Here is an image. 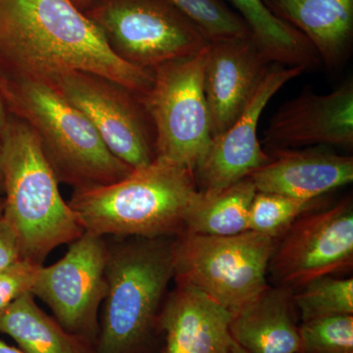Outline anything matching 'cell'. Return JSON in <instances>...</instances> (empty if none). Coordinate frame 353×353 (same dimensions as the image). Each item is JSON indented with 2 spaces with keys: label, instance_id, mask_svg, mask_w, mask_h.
Masks as SVG:
<instances>
[{
  "label": "cell",
  "instance_id": "obj_14",
  "mask_svg": "<svg viewBox=\"0 0 353 353\" xmlns=\"http://www.w3.org/2000/svg\"><path fill=\"white\" fill-rule=\"evenodd\" d=\"M272 64L252 38L210 41L203 87L212 139L238 119Z\"/></svg>",
  "mask_w": 353,
  "mask_h": 353
},
{
  "label": "cell",
  "instance_id": "obj_4",
  "mask_svg": "<svg viewBox=\"0 0 353 353\" xmlns=\"http://www.w3.org/2000/svg\"><path fill=\"white\" fill-rule=\"evenodd\" d=\"M0 94L7 112L36 132L59 183L90 190L134 171L108 150L87 116L48 83L0 75Z\"/></svg>",
  "mask_w": 353,
  "mask_h": 353
},
{
  "label": "cell",
  "instance_id": "obj_2",
  "mask_svg": "<svg viewBox=\"0 0 353 353\" xmlns=\"http://www.w3.org/2000/svg\"><path fill=\"white\" fill-rule=\"evenodd\" d=\"M194 174L163 157L123 180L74 190L68 201L83 231L99 236L174 238L201 201Z\"/></svg>",
  "mask_w": 353,
  "mask_h": 353
},
{
  "label": "cell",
  "instance_id": "obj_13",
  "mask_svg": "<svg viewBox=\"0 0 353 353\" xmlns=\"http://www.w3.org/2000/svg\"><path fill=\"white\" fill-rule=\"evenodd\" d=\"M267 150L304 146L353 148V80L327 94L307 88L274 113L264 131Z\"/></svg>",
  "mask_w": 353,
  "mask_h": 353
},
{
  "label": "cell",
  "instance_id": "obj_25",
  "mask_svg": "<svg viewBox=\"0 0 353 353\" xmlns=\"http://www.w3.org/2000/svg\"><path fill=\"white\" fill-rule=\"evenodd\" d=\"M299 330L301 352L353 353V314L307 320Z\"/></svg>",
  "mask_w": 353,
  "mask_h": 353
},
{
  "label": "cell",
  "instance_id": "obj_6",
  "mask_svg": "<svg viewBox=\"0 0 353 353\" xmlns=\"http://www.w3.org/2000/svg\"><path fill=\"white\" fill-rule=\"evenodd\" d=\"M276 239L252 231L226 236L182 233L173 240V279L234 315L268 287Z\"/></svg>",
  "mask_w": 353,
  "mask_h": 353
},
{
  "label": "cell",
  "instance_id": "obj_33",
  "mask_svg": "<svg viewBox=\"0 0 353 353\" xmlns=\"http://www.w3.org/2000/svg\"><path fill=\"white\" fill-rule=\"evenodd\" d=\"M2 204H3V199L0 201V217H1L2 215Z\"/></svg>",
  "mask_w": 353,
  "mask_h": 353
},
{
  "label": "cell",
  "instance_id": "obj_24",
  "mask_svg": "<svg viewBox=\"0 0 353 353\" xmlns=\"http://www.w3.org/2000/svg\"><path fill=\"white\" fill-rule=\"evenodd\" d=\"M196 24L210 41L252 38L248 27L224 0H169Z\"/></svg>",
  "mask_w": 353,
  "mask_h": 353
},
{
  "label": "cell",
  "instance_id": "obj_28",
  "mask_svg": "<svg viewBox=\"0 0 353 353\" xmlns=\"http://www.w3.org/2000/svg\"><path fill=\"white\" fill-rule=\"evenodd\" d=\"M7 118H8V112H7L6 104H4L1 94H0V134H1L4 126H6Z\"/></svg>",
  "mask_w": 353,
  "mask_h": 353
},
{
  "label": "cell",
  "instance_id": "obj_30",
  "mask_svg": "<svg viewBox=\"0 0 353 353\" xmlns=\"http://www.w3.org/2000/svg\"><path fill=\"white\" fill-rule=\"evenodd\" d=\"M94 1V0H72V2L82 11L87 10Z\"/></svg>",
  "mask_w": 353,
  "mask_h": 353
},
{
  "label": "cell",
  "instance_id": "obj_17",
  "mask_svg": "<svg viewBox=\"0 0 353 353\" xmlns=\"http://www.w3.org/2000/svg\"><path fill=\"white\" fill-rule=\"evenodd\" d=\"M294 307V290L268 285L234 313L230 324L232 339L248 353L301 352Z\"/></svg>",
  "mask_w": 353,
  "mask_h": 353
},
{
  "label": "cell",
  "instance_id": "obj_9",
  "mask_svg": "<svg viewBox=\"0 0 353 353\" xmlns=\"http://www.w3.org/2000/svg\"><path fill=\"white\" fill-rule=\"evenodd\" d=\"M46 83L82 111L108 150L134 170L157 158L154 129L143 97L88 72L60 74Z\"/></svg>",
  "mask_w": 353,
  "mask_h": 353
},
{
  "label": "cell",
  "instance_id": "obj_31",
  "mask_svg": "<svg viewBox=\"0 0 353 353\" xmlns=\"http://www.w3.org/2000/svg\"><path fill=\"white\" fill-rule=\"evenodd\" d=\"M232 353H248L246 350H243V347H241L238 343H234L233 341V345H232Z\"/></svg>",
  "mask_w": 353,
  "mask_h": 353
},
{
  "label": "cell",
  "instance_id": "obj_26",
  "mask_svg": "<svg viewBox=\"0 0 353 353\" xmlns=\"http://www.w3.org/2000/svg\"><path fill=\"white\" fill-rule=\"evenodd\" d=\"M41 265L20 259L0 271V311L26 292H31Z\"/></svg>",
  "mask_w": 353,
  "mask_h": 353
},
{
  "label": "cell",
  "instance_id": "obj_5",
  "mask_svg": "<svg viewBox=\"0 0 353 353\" xmlns=\"http://www.w3.org/2000/svg\"><path fill=\"white\" fill-rule=\"evenodd\" d=\"M173 240L132 238L109 248L97 353H157L160 313L174 278Z\"/></svg>",
  "mask_w": 353,
  "mask_h": 353
},
{
  "label": "cell",
  "instance_id": "obj_21",
  "mask_svg": "<svg viewBox=\"0 0 353 353\" xmlns=\"http://www.w3.org/2000/svg\"><path fill=\"white\" fill-rule=\"evenodd\" d=\"M256 192L245 178L217 196H202L190 211L183 233L226 236L248 231V214Z\"/></svg>",
  "mask_w": 353,
  "mask_h": 353
},
{
  "label": "cell",
  "instance_id": "obj_3",
  "mask_svg": "<svg viewBox=\"0 0 353 353\" xmlns=\"http://www.w3.org/2000/svg\"><path fill=\"white\" fill-rule=\"evenodd\" d=\"M0 171L1 216L16 234L23 259L43 265L55 248L82 236L85 231L61 196L38 136L9 113L0 134Z\"/></svg>",
  "mask_w": 353,
  "mask_h": 353
},
{
  "label": "cell",
  "instance_id": "obj_15",
  "mask_svg": "<svg viewBox=\"0 0 353 353\" xmlns=\"http://www.w3.org/2000/svg\"><path fill=\"white\" fill-rule=\"evenodd\" d=\"M232 317L199 290L176 285L160 313L162 353H232Z\"/></svg>",
  "mask_w": 353,
  "mask_h": 353
},
{
  "label": "cell",
  "instance_id": "obj_19",
  "mask_svg": "<svg viewBox=\"0 0 353 353\" xmlns=\"http://www.w3.org/2000/svg\"><path fill=\"white\" fill-rule=\"evenodd\" d=\"M0 333L13 339L24 353H97L94 343L70 333L39 308L31 292L0 311Z\"/></svg>",
  "mask_w": 353,
  "mask_h": 353
},
{
  "label": "cell",
  "instance_id": "obj_18",
  "mask_svg": "<svg viewBox=\"0 0 353 353\" xmlns=\"http://www.w3.org/2000/svg\"><path fill=\"white\" fill-rule=\"evenodd\" d=\"M271 12L308 39L330 69L347 59L353 41V0H263Z\"/></svg>",
  "mask_w": 353,
  "mask_h": 353
},
{
  "label": "cell",
  "instance_id": "obj_8",
  "mask_svg": "<svg viewBox=\"0 0 353 353\" xmlns=\"http://www.w3.org/2000/svg\"><path fill=\"white\" fill-rule=\"evenodd\" d=\"M208 50L153 69L152 90L143 97L154 129L157 157L194 174L212 141L203 87Z\"/></svg>",
  "mask_w": 353,
  "mask_h": 353
},
{
  "label": "cell",
  "instance_id": "obj_7",
  "mask_svg": "<svg viewBox=\"0 0 353 353\" xmlns=\"http://www.w3.org/2000/svg\"><path fill=\"white\" fill-rule=\"evenodd\" d=\"M83 12L120 59L143 70L196 55L210 43L169 0H94Z\"/></svg>",
  "mask_w": 353,
  "mask_h": 353
},
{
  "label": "cell",
  "instance_id": "obj_16",
  "mask_svg": "<svg viewBox=\"0 0 353 353\" xmlns=\"http://www.w3.org/2000/svg\"><path fill=\"white\" fill-rule=\"evenodd\" d=\"M270 161L248 176L260 192L315 199L353 181V158L325 150H266Z\"/></svg>",
  "mask_w": 353,
  "mask_h": 353
},
{
  "label": "cell",
  "instance_id": "obj_29",
  "mask_svg": "<svg viewBox=\"0 0 353 353\" xmlns=\"http://www.w3.org/2000/svg\"><path fill=\"white\" fill-rule=\"evenodd\" d=\"M0 353H24L19 348L11 347L3 341L0 340Z\"/></svg>",
  "mask_w": 353,
  "mask_h": 353
},
{
  "label": "cell",
  "instance_id": "obj_23",
  "mask_svg": "<svg viewBox=\"0 0 353 353\" xmlns=\"http://www.w3.org/2000/svg\"><path fill=\"white\" fill-rule=\"evenodd\" d=\"M294 303L301 322L327 316L353 314L352 278L332 275L316 278L294 292Z\"/></svg>",
  "mask_w": 353,
  "mask_h": 353
},
{
  "label": "cell",
  "instance_id": "obj_34",
  "mask_svg": "<svg viewBox=\"0 0 353 353\" xmlns=\"http://www.w3.org/2000/svg\"><path fill=\"white\" fill-rule=\"evenodd\" d=\"M297 353H303V352H297Z\"/></svg>",
  "mask_w": 353,
  "mask_h": 353
},
{
  "label": "cell",
  "instance_id": "obj_11",
  "mask_svg": "<svg viewBox=\"0 0 353 353\" xmlns=\"http://www.w3.org/2000/svg\"><path fill=\"white\" fill-rule=\"evenodd\" d=\"M352 266L353 205L347 197L299 217L276 240L268 272L276 285L294 292L316 278Z\"/></svg>",
  "mask_w": 353,
  "mask_h": 353
},
{
  "label": "cell",
  "instance_id": "obj_10",
  "mask_svg": "<svg viewBox=\"0 0 353 353\" xmlns=\"http://www.w3.org/2000/svg\"><path fill=\"white\" fill-rule=\"evenodd\" d=\"M109 246L104 236L83 232L68 252L50 266L39 267L31 294L48 304L70 333L97 343L99 314L108 294Z\"/></svg>",
  "mask_w": 353,
  "mask_h": 353
},
{
  "label": "cell",
  "instance_id": "obj_12",
  "mask_svg": "<svg viewBox=\"0 0 353 353\" xmlns=\"http://www.w3.org/2000/svg\"><path fill=\"white\" fill-rule=\"evenodd\" d=\"M305 71L273 63L248 105L226 131L212 139L194 171L204 197L217 196L270 161L259 139V124L267 104L285 83Z\"/></svg>",
  "mask_w": 353,
  "mask_h": 353
},
{
  "label": "cell",
  "instance_id": "obj_22",
  "mask_svg": "<svg viewBox=\"0 0 353 353\" xmlns=\"http://www.w3.org/2000/svg\"><path fill=\"white\" fill-rule=\"evenodd\" d=\"M324 206V196L299 199L283 194L257 192L250 208L248 231L277 240L299 217Z\"/></svg>",
  "mask_w": 353,
  "mask_h": 353
},
{
  "label": "cell",
  "instance_id": "obj_32",
  "mask_svg": "<svg viewBox=\"0 0 353 353\" xmlns=\"http://www.w3.org/2000/svg\"><path fill=\"white\" fill-rule=\"evenodd\" d=\"M3 180H2L1 171H0V201H2V199H3Z\"/></svg>",
  "mask_w": 353,
  "mask_h": 353
},
{
  "label": "cell",
  "instance_id": "obj_20",
  "mask_svg": "<svg viewBox=\"0 0 353 353\" xmlns=\"http://www.w3.org/2000/svg\"><path fill=\"white\" fill-rule=\"evenodd\" d=\"M236 10L255 46L271 62L304 70L319 64L312 44L301 32L271 12L263 0H226Z\"/></svg>",
  "mask_w": 353,
  "mask_h": 353
},
{
  "label": "cell",
  "instance_id": "obj_27",
  "mask_svg": "<svg viewBox=\"0 0 353 353\" xmlns=\"http://www.w3.org/2000/svg\"><path fill=\"white\" fill-rule=\"evenodd\" d=\"M22 259L19 243L12 229L0 217V271Z\"/></svg>",
  "mask_w": 353,
  "mask_h": 353
},
{
  "label": "cell",
  "instance_id": "obj_1",
  "mask_svg": "<svg viewBox=\"0 0 353 353\" xmlns=\"http://www.w3.org/2000/svg\"><path fill=\"white\" fill-rule=\"evenodd\" d=\"M110 79L143 97L153 72L120 59L72 0H0V75L50 80L68 72Z\"/></svg>",
  "mask_w": 353,
  "mask_h": 353
}]
</instances>
